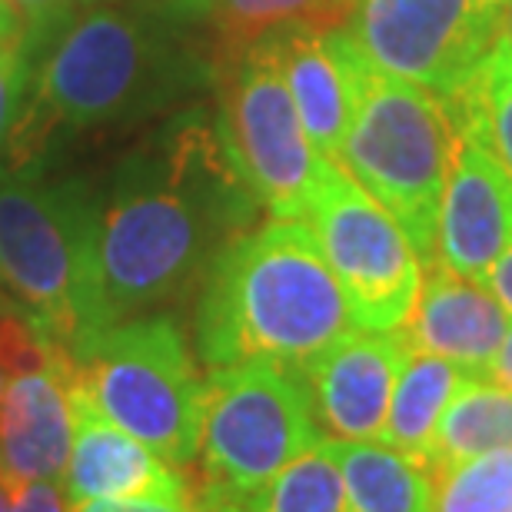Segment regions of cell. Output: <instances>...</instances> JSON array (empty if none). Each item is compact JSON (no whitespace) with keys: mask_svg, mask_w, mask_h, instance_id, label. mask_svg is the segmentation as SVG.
<instances>
[{"mask_svg":"<svg viewBox=\"0 0 512 512\" xmlns=\"http://www.w3.org/2000/svg\"><path fill=\"white\" fill-rule=\"evenodd\" d=\"M503 37L509 40V47H512V0H506V10H503Z\"/></svg>","mask_w":512,"mask_h":512,"instance_id":"32","label":"cell"},{"mask_svg":"<svg viewBox=\"0 0 512 512\" xmlns=\"http://www.w3.org/2000/svg\"><path fill=\"white\" fill-rule=\"evenodd\" d=\"M77 7H97V4H107V0H74Z\"/></svg>","mask_w":512,"mask_h":512,"instance_id":"34","label":"cell"},{"mask_svg":"<svg viewBox=\"0 0 512 512\" xmlns=\"http://www.w3.org/2000/svg\"><path fill=\"white\" fill-rule=\"evenodd\" d=\"M167 17L94 10L50 50L37 74L34 110L14 130L17 157L54 127H97L160 110L197 84V64Z\"/></svg>","mask_w":512,"mask_h":512,"instance_id":"3","label":"cell"},{"mask_svg":"<svg viewBox=\"0 0 512 512\" xmlns=\"http://www.w3.org/2000/svg\"><path fill=\"white\" fill-rule=\"evenodd\" d=\"M256 207L220 127L193 114L177 120L157 147L124 163L100 210V323L160 313L197 290Z\"/></svg>","mask_w":512,"mask_h":512,"instance_id":"1","label":"cell"},{"mask_svg":"<svg viewBox=\"0 0 512 512\" xmlns=\"http://www.w3.org/2000/svg\"><path fill=\"white\" fill-rule=\"evenodd\" d=\"M74 383L124 433L150 446L170 466L197 463L207 376L170 313H143L104 326L67 350Z\"/></svg>","mask_w":512,"mask_h":512,"instance_id":"5","label":"cell"},{"mask_svg":"<svg viewBox=\"0 0 512 512\" xmlns=\"http://www.w3.org/2000/svg\"><path fill=\"white\" fill-rule=\"evenodd\" d=\"M70 4L74 0H10V7L24 20V50L54 34V27L67 17Z\"/></svg>","mask_w":512,"mask_h":512,"instance_id":"25","label":"cell"},{"mask_svg":"<svg viewBox=\"0 0 512 512\" xmlns=\"http://www.w3.org/2000/svg\"><path fill=\"white\" fill-rule=\"evenodd\" d=\"M326 443L340 466L350 512H433L436 473L423 456H409L380 439Z\"/></svg>","mask_w":512,"mask_h":512,"instance_id":"18","label":"cell"},{"mask_svg":"<svg viewBox=\"0 0 512 512\" xmlns=\"http://www.w3.org/2000/svg\"><path fill=\"white\" fill-rule=\"evenodd\" d=\"M0 512H14V483L0 473Z\"/></svg>","mask_w":512,"mask_h":512,"instance_id":"31","label":"cell"},{"mask_svg":"<svg viewBox=\"0 0 512 512\" xmlns=\"http://www.w3.org/2000/svg\"><path fill=\"white\" fill-rule=\"evenodd\" d=\"M483 4H486V7H493L496 14H503V10H506V0H483Z\"/></svg>","mask_w":512,"mask_h":512,"instance_id":"33","label":"cell"},{"mask_svg":"<svg viewBox=\"0 0 512 512\" xmlns=\"http://www.w3.org/2000/svg\"><path fill=\"white\" fill-rule=\"evenodd\" d=\"M353 313L303 220L240 233L200 283L193 340L207 370L276 363L300 370L343 333Z\"/></svg>","mask_w":512,"mask_h":512,"instance_id":"2","label":"cell"},{"mask_svg":"<svg viewBox=\"0 0 512 512\" xmlns=\"http://www.w3.org/2000/svg\"><path fill=\"white\" fill-rule=\"evenodd\" d=\"M70 439V356L57 346L44 366L14 373L0 393V473L14 486L60 483Z\"/></svg>","mask_w":512,"mask_h":512,"instance_id":"15","label":"cell"},{"mask_svg":"<svg viewBox=\"0 0 512 512\" xmlns=\"http://www.w3.org/2000/svg\"><path fill=\"white\" fill-rule=\"evenodd\" d=\"M469 380L466 370L456 363L439 360V356L406 350V360L396 373L393 399H389L386 426L380 443L403 449L409 456H423L433 439L439 416L456 396V389Z\"/></svg>","mask_w":512,"mask_h":512,"instance_id":"19","label":"cell"},{"mask_svg":"<svg viewBox=\"0 0 512 512\" xmlns=\"http://www.w3.org/2000/svg\"><path fill=\"white\" fill-rule=\"evenodd\" d=\"M433 512H512V446L439 469Z\"/></svg>","mask_w":512,"mask_h":512,"instance_id":"23","label":"cell"},{"mask_svg":"<svg viewBox=\"0 0 512 512\" xmlns=\"http://www.w3.org/2000/svg\"><path fill=\"white\" fill-rule=\"evenodd\" d=\"M303 223L340 280L353 323L360 330L396 333L423 286V263L399 223L333 160Z\"/></svg>","mask_w":512,"mask_h":512,"instance_id":"9","label":"cell"},{"mask_svg":"<svg viewBox=\"0 0 512 512\" xmlns=\"http://www.w3.org/2000/svg\"><path fill=\"white\" fill-rule=\"evenodd\" d=\"M343 30L370 67L449 107L503 34V14L483 0H356Z\"/></svg>","mask_w":512,"mask_h":512,"instance_id":"10","label":"cell"},{"mask_svg":"<svg viewBox=\"0 0 512 512\" xmlns=\"http://www.w3.org/2000/svg\"><path fill=\"white\" fill-rule=\"evenodd\" d=\"M270 40L313 150L340 163L356 114V77H360L363 54L343 27H290Z\"/></svg>","mask_w":512,"mask_h":512,"instance_id":"14","label":"cell"},{"mask_svg":"<svg viewBox=\"0 0 512 512\" xmlns=\"http://www.w3.org/2000/svg\"><path fill=\"white\" fill-rule=\"evenodd\" d=\"M14 512H70L60 483L40 479V483L14 486Z\"/></svg>","mask_w":512,"mask_h":512,"instance_id":"26","label":"cell"},{"mask_svg":"<svg viewBox=\"0 0 512 512\" xmlns=\"http://www.w3.org/2000/svg\"><path fill=\"white\" fill-rule=\"evenodd\" d=\"M310 393L300 370L276 363H243L207 376V416L200 436L197 512H240L253 493L320 446Z\"/></svg>","mask_w":512,"mask_h":512,"instance_id":"7","label":"cell"},{"mask_svg":"<svg viewBox=\"0 0 512 512\" xmlns=\"http://www.w3.org/2000/svg\"><path fill=\"white\" fill-rule=\"evenodd\" d=\"M426 270L413 313L396 330L399 340L406 350L439 356L469 376H483L506 340L512 316L479 280H466L439 266Z\"/></svg>","mask_w":512,"mask_h":512,"instance_id":"16","label":"cell"},{"mask_svg":"<svg viewBox=\"0 0 512 512\" xmlns=\"http://www.w3.org/2000/svg\"><path fill=\"white\" fill-rule=\"evenodd\" d=\"M483 380L496 383V386H503V389H512V326H509V333H506L503 346L496 350L493 363L486 366Z\"/></svg>","mask_w":512,"mask_h":512,"instance_id":"29","label":"cell"},{"mask_svg":"<svg viewBox=\"0 0 512 512\" xmlns=\"http://www.w3.org/2000/svg\"><path fill=\"white\" fill-rule=\"evenodd\" d=\"M167 20H203L220 40V54H240L290 27H346L356 0H150Z\"/></svg>","mask_w":512,"mask_h":512,"instance_id":"17","label":"cell"},{"mask_svg":"<svg viewBox=\"0 0 512 512\" xmlns=\"http://www.w3.org/2000/svg\"><path fill=\"white\" fill-rule=\"evenodd\" d=\"M24 84H27L24 47L0 50V153H4L7 140H14V130H17V124H20Z\"/></svg>","mask_w":512,"mask_h":512,"instance_id":"24","label":"cell"},{"mask_svg":"<svg viewBox=\"0 0 512 512\" xmlns=\"http://www.w3.org/2000/svg\"><path fill=\"white\" fill-rule=\"evenodd\" d=\"M509 243L512 177L473 130H456L429 266L483 283L486 270Z\"/></svg>","mask_w":512,"mask_h":512,"instance_id":"11","label":"cell"},{"mask_svg":"<svg viewBox=\"0 0 512 512\" xmlns=\"http://www.w3.org/2000/svg\"><path fill=\"white\" fill-rule=\"evenodd\" d=\"M97 230L84 183L0 180V293L60 350L104 330Z\"/></svg>","mask_w":512,"mask_h":512,"instance_id":"4","label":"cell"},{"mask_svg":"<svg viewBox=\"0 0 512 512\" xmlns=\"http://www.w3.org/2000/svg\"><path fill=\"white\" fill-rule=\"evenodd\" d=\"M446 110L456 130H473L512 177V47L503 34L486 54L473 84Z\"/></svg>","mask_w":512,"mask_h":512,"instance_id":"21","label":"cell"},{"mask_svg":"<svg viewBox=\"0 0 512 512\" xmlns=\"http://www.w3.org/2000/svg\"><path fill=\"white\" fill-rule=\"evenodd\" d=\"M70 512H197L183 503H163V499H90V503L70 506Z\"/></svg>","mask_w":512,"mask_h":512,"instance_id":"27","label":"cell"},{"mask_svg":"<svg viewBox=\"0 0 512 512\" xmlns=\"http://www.w3.org/2000/svg\"><path fill=\"white\" fill-rule=\"evenodd\" d=\"M220 100V137L243 187L276 220H303L330 160L306 137L270 37L223 57Z\"/></svg>","mask_w":512,"mask_h":512,"instance_id":"8","label":"cell"},{"mask_svg":"<svg viewBox=\"0 0 512 512\" xmlns=\"http://www.w3.org/2000/svg\"><path fill=\"white\" fill-rule=\"evenodd\" d=\"M406 360L399 333L353 326L320 356L300 366L323 439L366 443L380 439L393 399L396 373Z\"/></svg>","mask_w":512,"mask_h":512,"instance_id":"12","label":"cell"},{"mask_svg":"<svg viewBox=\"0 0 512 512\" xmlns=\"http://www.w3.org/2000/svg\"><path fill=\"white\" fill-rule=\"evenodd\" d=\"M453 150L456 124L443 100L409 80L380 74L363 57L340 167L399 223L423 266L433 263Z\"/></svg>","mask_w":512,"mask_h":512,"instance_id":"6","label":"cell"},{"mask_svg":"<svg viewBox=\"0 0 512 512\" xmlns=\"http://www.w3.org/2000/svg\"><path fill=\"white\" fill-rule=\"evenodd\" d=\"M512 446V389L489 380H469L456 389L449 406L439 416V426L426 449L433 473L446 466L466 463L473 456Z\"/></svg>","mask_w":512,"mask_h":512,"instance_id":"20","label":"cell"},{"mask_svg":"<svg viewBox=\"0 0 512 512\" xmlns=\"http://www.w3.org/2000/svg\"><path fill=\"white\" fill-rule=\"evenodd\" d=\"M240 512H350L330 443L323 439L320 446L296 456L260 493H253Z\"/></svg>","mask_w":512,"mask_h":512,"instance_id":"22","label":"cell"},{"mask_svg":"<svg viewBox=\"0 0 512 512\" xmlns=\"http://www.w3.org/2000/svg\"><path fill=\"white\" fill-rule=\"evenodd\" d=\"M70 413H74V439H70L67 469L60 476L67 506L90 499L193 503V486L183 469L170 466L150 446L110 423L94 406V399L74 383V366H70Z\"/></svg>","mask_w":512,"mask_h":512,"instance_id":"13","label":"cell"},{"mask_svg":"<svg viewBox=\"0 0 512 512\" xmlns=\"http://www.w3.org/2000/svg\"><path fill=\"white\" fill-rule=\"evenodd\" d=\"M4 310H14V303H10L4 293H0V313H4Z\"/></svg>","mask_w":512,"mask_h":512,"instance_id":"35","label":"cell"},{"mask_svg":"<svg viewBox=\"0 0 512 512\" xmlns=\"http://www.w3.org/2000/svg\"><path fill=\"white\" fill-rule=\"evenodd\" d=\"M483 286L503 303V310L512 316V243L496 256V263L489 266L483 276Z\"/></svg>","mask_w":512,"mask_h":512,"instance_id":"28","label":"cell"},{"mask_svg":"<svg viewBox=\"0 0 512 512\" xmlns=\"http://www.w3.org/2000/svg\"><path fill=\"white\" fill-rule=\"evenodd\" d=\"M7 380H10V373L4 370V366H0V393H4V386H7Z\"/></svg>","mask_w":512,"mask_h":512,"instance_id":"36","label":"cell"},{"mask_svg":"<svg viewBox=\"0 0 512 512\" xmlns=\"http://www.w3.org/2000/svg\"><path fill=\"white\" fill-rule=\"evenodd\" d=\"M24 47V20L10 7V0H0V50Z\"/></svg>","mask_w":512,"mask_h":512,"instance_id":"30","label":"cell"}]
</instances>
